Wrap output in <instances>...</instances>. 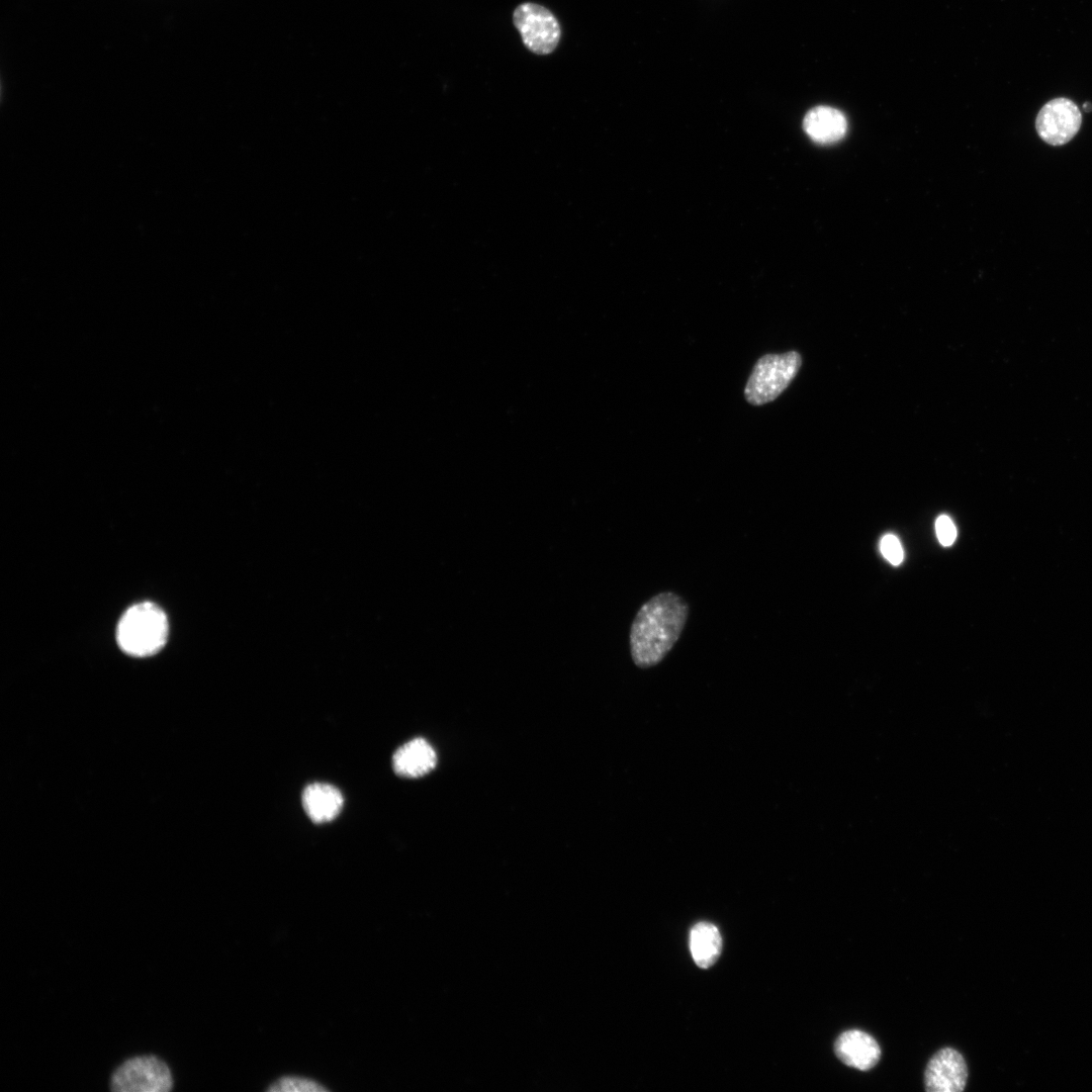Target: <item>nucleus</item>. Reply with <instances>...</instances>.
Here are the masks:
<instances>
[{"label":"nucleus","instance_id":"f257e3e1","mask_svg":"<svg viewBox=\"0 0 1092 1092\" xmlns=\"http://www.w3.org/2000/svg\"><path fill=\"white\" fill-rule=\"evenodd\" d=\"M689 617L687 602L676 593L662 592L638 610L630 628V652L641 668L658 664L679 639Z\"/></svg>","mask_w":1092,"mask_h":1092},{"label":"nucleus","instance_id":"f03ea898","mask_svg":"<svg viewBox=\"0 0 1092 1092\" xmlns=\"http://www.w3.org/2000/svg\"><path fill=\"white\" fill-rule=\"evenodd\" d=\"M168 632V619L163 610L154 603L144 602L124 612L116 628V641L129 655L149 656L165 645Z\"/></svg>","mask_w":1092,"mask_h":1092},{"label":"nucleus","instance_id":"7ed1b4c3","mask_svg":"<svg viewBox=\"0 0 1092 1092\" xmlns=\"http://www.w3.org/2000/svg\"><path fill=\"white\" fill-rule=\"evenodd\" d=\"M802 364L796 351L767 354L755 363L744 389L746 400L761 405L776 399L792 382Z\"/></svg>","mask_w":1092,"mask_h":1092},{"label":"nucleus","instance_id":"20e7f679","mask_svg":"<svg viewBox=\"0 0 1092 1092\" xmlns=\"http://www.w3.org/2000/svg\"><path fill=\"white\" fill-rule=\"evenodd\" d=\"M173 1087L167 1064L156 1056H139L123 1062L112 1074L110 1088L118 1092H166Z\"/></svg>","mask_w":1092,"mask_h":1092},{"label":"nucleus","instance_id":"39448f33","mask_svg":"<svg viewBox=\"0 0 1092 1092\" xmlns=\"http://www.w3.org/2000/svg\"><path fill=\"white\" fill-rule=\"evenodd\" d=\"M513 20L525 47L534 54L552 53L560 39V26L547 8L527 2L514 11Z\"/></svg>","mask_w":1092,"mask_h":1092},{"label":"nucleus","instance_id":"423d86ee","mask_svg":"<svg viewBox=\"0 0 1092 1092\" xmlns=\"http://www.w3.org/2000/svg\"><path fill=\"white\" fill-rule=\"evenodd\" d=\"M1082 115L1078 106L1065 97L1055 98L1039 110L1035 127L1038 135L1052 146L1070 142L1080 129Z\"/></svg>","mask_w":1092,"mask_h":1092},{"label":"nucleus","instance_id":"0eeeda50","mask_svg":"<svg viewBox=\"0 0 1092 1092\" xmlns=\"http://www.w3.org/2000/svg\"><path fill=\"white\" fill-rule=\"evenodd\" d=\"M967 1079V1064L963 1056L951 1048L936 1052L924 1072L928 1092H961L966 1087Z\"/></svg>","mask_w":1092,"mask_h":1092},{"label":"nucleus","instance_id":"6e6552de","mask_svg":"<svg viewBox=\"0 0 1092 1092\" xmlns=\"http://www.w3.org/2000/svg\"><path fill=\"white\" fill-rule=\"evenodd\" d=\"M834 1053L843 1064L860 1071L874 1068L881 1058L877 1040L859 1029L840 1033L834 1042Z\"/></svg>","mask_w":1092,"mask_h":1092},{"label":"nucleus","instance_id":"1a4fd4ad","mask_svg":"<svg viewBox=\"0 0 1092 1092\" xmlns=\"http://www.w3.org/2000/svg\"><path fill=\"white\" fill-rule=\"evenodd\" d=\"M437 763V755L431 744L423 738H415L402 744L392 756L394 771L406 778L427 775Z\"/></svg>","mask_w":1092,"mask_h":1092},{"label":"nucleus","instance_id":"9d476101","mask_svg":"<svg viewBox=\"0 0 1092 1092\" xmlns=\"http://www.w3.org/2000/svg\"><path fill=\"white\" fill-rule=\"evenodd\" d=\"M803 128L815 143L828 145L840 141L846 133L844 114L830 106H816L808 111Z\"/></svg>","mask_w":1092,"mask_h":1092},{"label":"nucleus","instance_id":"9b49d317","mask_svg":"<svg viewBox=\"0 0 1092 1092\" xmlns=\"http://www.w3.org/2000/svg\"><path fill=\"white\" fill-rule=\"evenodd\" d=\"M301 800L305 813L314 823H326L336 818L344 803L341 792L324 783L306 786Z\"/></svg>","mask_w":1092,"mask_h":1092},{"label":"nucleus","instance_id":"f8f14e48","mask_svg":"<svg viewBox=\"0 0 1092 1092\" xmlns=\"http://www.w3.org/2000/svg\"><path fill=\"white\" fill-rule=\"evenodd\" d=\"M690 949L696 965L703 969L713 966L722 949L718 928L710 922H699L690 933Z\"/></svg>","mask_w":1092,"mask_h":1092},{"label":"nucleus","instance_id":"ddd939ff","mask_svg":"<svg viewBox=\"0 0 1092 1092\" xmlns=\"http://www.w3.org/2000/svg\"><path fill=\"white\" fill-rule=\"evenodd\" d=\"M268 1091H329L330 1089L325 1087L322 1082L301 1076V1075H282L279 1078L272 1081L266 1088Z\"/></svg>","mask_w":1092,"mask_h":1092},{"label":"nucleus","instance_id":"4468645a","mask_svg":"<svg viewBox=\"0 0 1092 1092\" xmlns=\"http://www.w3.org/2000/svg\"><path fill=\"white\" fill-rule=\"evenodd\" d=\"M881 552L893 565H899L904 557L899 539L893 534H886L881 540Z\"/></svg>","mask_w":1092,"mask_h":1092},{"label":"nucleus","instance_id":"2eb2a0df","mask_svg":"<svg viewBox=\"0 0 1092 1092\" xmlns=\"http://www.w3.org/2000/svg\"><path fill=\"white\" fill-rule=\"evenodd\" d=\"M935 531L939 543L942 546H950L957 538V529L951 519L946 515L939 516L935 521Z\"/></svg>","mask_w":1092,"mask_h":1092},{"label":"nucleus","instance_id":"dca6fc26","mask_svg":"<svg viewBox=\"0 0 1092 1092\" xmlns=\"http://www.w3.org/2000/svg\"><path fill=\"white\" fill-rule=\"evenodd\" d=\"M1083 108H1084V109H1085V110H1086L1087 112H1089V111H1091V110H1092V105H1091V103H1089V102H1086V103H1084V105H1083Z\"/></svg>","mask_w":1092,"mask_h":1092}]
</instances>
